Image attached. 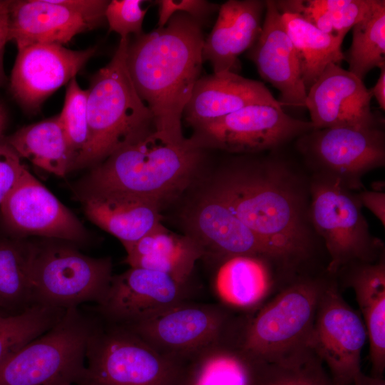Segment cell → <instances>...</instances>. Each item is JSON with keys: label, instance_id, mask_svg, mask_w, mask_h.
<instances>
[{"label": "cell", "instance_id": "cell-1", "mask_svg": "<svg viewBox=\"0 0 385 385\" xmlns=\"http://www.w3.org/2000/svg\"><path fill=\"white\" fill-rule=\"evenodd\" d=\"M216 174L207 192L255 235L285 283L326 271L310 219V176L276 157L236 158Z\"/></svg>", "mask_w": 385, "mask_h": 385}, {"label": "cell", "instance_id": "cell-2", "mask_svg": "<svg viewBox=\"0 0 385 385\" xmlns=\"http://www.w3.org/2000/svg\"><path fill=\"white\" fill-rule=\"evenodd\" d=\"M202 26L178 12L162 28L130 41L126 65L134 87L150 109L155 132L174 143L185 140L181 118L203 63Z\"/></svg>", "mask_w": 385, "mask_h": 385}, {"label": "cell", "instance_id": "cell-3", "mask_svg": "<svg viewBox=\"0 0 385 385\" xmlns=\"http://www.w3.org/2000/svg\"><path fill=\"white\" fill-rule=\"evenodd\" d=\"M205 151L188 138L174 143L153 132L116 150L93 167L81 185V195L120 191L156 200L175 197L193 180Z\"/></svg>", "mask_w": 385, "mask_h": 385}, {"label": "cell", "instance_id": "cell-4", "mask_svg": "<svg viewBox=\"0 0 385 385\" xmlns=\"http://www.w3.org/2000/svg\"><path fill=\"white\" fill-rule=\"evenodd\" d=\"M129 38L88 88V140L74 169L94 167L120 148L155 132L152 113L138 94L126 65Z\"/></svg>", "mask_w": 385, "mask_h": 385}, {"label": "cell", "instance_id": "cell-5", "mask_svg": "<svg viewBox=\"0 0 385 385\" xmlns=\"http://www.w3.org/2000/svg\"><path fill=\"white\" fill-rule=\"evenodd\" d=\"M329 274L300 276L246 314L237 346L254 362L275 363L308 349L319 296Z\"/></svg>", "mask_w": 385, "mask_h": 385}, {"label": "cell", "instance_id": "cell-6", "mask_svg": "<svg viewBox=\"0 0 385 385\" xmlns=\"http://www.w3.org/2000/svg\"><path fill=\"white\" fill-rule=\"evenodd\" d=\"M101 322L78 307L0 365V385H78L86 375L90 338Z\"/></svg>", "mask_w": 385, "mask_h": 385}, {"label": "cell", "instance_id": "cell-7", "mask_svg": "<svg viewBox=\"0 0 385 385\" xmlns=\"http://www.w3.org/2000/svg\"><path fill=\"white\" fill-rule=\"evenodd\" d=\"M309 182L310 219L327 256V273L336 277L351 263L385 255L384 244L371 233L356 192L322 175L312 174Z\"/></svg>", "mask_w": 385, "mask_h": 385}, {"label": "cell", "instance_id": "cell-8", "mask_svg": "<svg viewBox=\"0 0 385 385\" xmlns=\"http://www.w3.org/2000/svg\"><path fill=\"white\" fill-rule=\"evenodd\" d=\"M185 364L128 328L101 319L87 346L86 375L78 385H177Z\"/></svg>", "mask_w": 385, "mask_h": 385}, {"label": "cell", "instance_id": "cell-9", "mask_svg": "<svg viewBox=\"0 0 385 385\" xmlns=\"http://www.w3.org/2000/svg\"><path fill=\"white\" fill-rule=\"evenodd\" d=\"M245 314L223 304L185 301L149 319L124 326L160 353L186 363L220 344L237 345ZM123 326V325H122Z\"/></svg>", "mask_w": 385, "mask_h": 385}, {"label": "cell", "instance_id": "cell-10", "mask_svg": "<svg viewBox=\"0 0 385 385\" xmlns=\"http://www.w3.org/2000/svg\"><path fill=\"white\" fill-rule=\"evenodd\" d=\"M110 258H94L65 243L36 244L31 267L34 305L68 309L99 304L112 279Z\"/></svg>", "mask_w": 385, "mask_h": 385}, {"label": "cell", "instance_id": "cell-11", "mask_svg": "<svg viewBox=\"0 0 385 385\" xmlns=\"http://www.w3.org/2000/svg\"><path fill=\"white\" fill-rule=\"evenodd\" d=\"M297 148L312 174L337 179L353 191L364 188V175L385 165L380 125L314 129L297 139Z\"/></svg>", "mask_w": 385, "mask_h": 385}, {"label": "cell", "instance_id": "cell-12", "mask_svg": "<svg viewBox=\"0 0 385 385\" xmlns=\"http://www.w3.org/2000/svg\"><path fill=\"white\" fill-rule=\"evenodd\" d=\"M279 103L250 105L194 129L189 143L203 150L252 154L274 150L314 129L287 114Z\"/></svg>", "mask_w": 385, "mask_h": 385}, {"label": "cell", "instance_id": "cell-13", "mask_svg": "<svg viewBox=\"0 0 385 385\" xmlns=\"http://www.w3.org/2000/svg\"><path fill=\"white\" fill-rule=\"evenodd\" d=\"M367 339L364 322L342 295L329 274L319 296L308 346L326 364L335 385H353L361 373V354Z\"/></svg>", "mask_w": 385, "mask_h": 385}, {"label": "cell", "instance_id": "cell-14", "mask_svg": "<svg viewBox=\"0 0 385 385\" xmlns=\"http://www.w3.org/2000/svg\"><path fill=\"white\" fill-rule=\"evenodd\" d=\"M0 217L14 237L37 235L75 243L88 237L80 220L26 167L1 205Z\"/></svg>", "mask_w": 385, "mask_h": 385}, {"label": "cell", "instance_id": "cell-15", "mask_svg": "<svg viewBox=\"0 0 385 385\" xmlns=\"http://www.w3.org/2000/svg\"><path fill=\"white\" fill-rule=\"evenodd\" d=\"M187 284L148 269L130 267L113 276L102 301L94 308L103 321L130 325L188 301Z\"/></svg>", "mask_w": 385, "mask_h": 385}, {"label": "cell", "instance_id": "cell-16", "mask_svg": "<svg viewBox=\"0 0 385 385\" xmlns=\"http://www.w3.org/2000/svg\"><path fill=\"white\" fill-rule=\"evenodd\" d=\"M96 48L71 50L58 44H34L18 50L10 88L19 102L37 109L68 83L95 54Z\"/></svg>", "mask_w": 385, "mask_h": 385}, {"label": "cell", "instance_id": "cell-17", "mask_svg": "<svg viewBox=\"0 0 385 385\" xmlns=\"http://www.w3.org/2000/svg\"><path fill=\"white\" fill-rule=\"evenodd\" d=\"M372 97L356 76L329 64L307 93L305 107L314 129L380 125L371 109Z\"/></svg>", "mask_w": 385, "mask_h": 385}, {"label": "cell", "instance_id": "cell-18", "mask_svg": "<svg viewBox=\"0 0 385 385\" xmlns=\"http://www.w3.org/2000/svg\"><path fill=\"white\" fill-rule=\"evenodd\" d=\"M185 216L186 235L199 245L203 257H210L220 263L235 256H255L273 265L255 235L224 203L208 192L195 201Z\"/></svg>", "mask_w": 385, "mask_h": 385}, {"label": "cell", "instance_id": "cell-19", "mask_svg": "<svg viewBox=\"0 0 385 385\" xmlns=\"http://www.w3.org/2000/svg\"><path fill=\"white\" fill-rule=\"evenodd\" d=\"M246 56L260 76L277 89L283 106L305 107L307 91L302 82L292 43L275 1H265L262 30Z\"/></svg>", "mask_w": 385, "mask_h": 385}, {"label": "cell", "instance_id": "cell-20", "mask_svg": "<svg viewBox=\"0 0 385 385\" xmlns=\"http://www.w3.org/2000/svg\"><path fill=\"white\" fill-rule=\"evenodd\" d=\"M265 12V1L229 0L218 9L216 22L204 39L203 61L212 65L215 73H238L239 56L247 51L259 37Z\"/></svg>", "mask_w": 385, "mask_h": 385}, {"label": "cell", "instance_id": "cell-21", "mask_svg": "<svg viewBox=\"0 0 385 385\" xmlns=\"http://www.w3.org/2000/svg\"><path fill=\"white\" fill-rule=\"evenodd\" d=\"M279 103L260 81L233 72L213 73L197 81L183 115L195 129L250 105Z\"/></svg>", "mask_w": 385, "mask_h": 385}, {"label": "cell", "instance_id": "cell-22", "mask_svg": "<svg viewBox=\"0 0 385 385\" xmlns=\"http://www.w3.org/2000/svg\"><path fill=\"white\" fill-rule=\"evenodd\" d=\"M98 25L56 0L10 1L9 41L18 50L34 44L68 43Z\"/></svg>", "mask_w": 385, "mask_h": 385}, {"label": "cell", "instance_id": "cell-23", "mask_svg": "<svg viewBox=\"0 0 385 385\" xmlns=\"http://www.w3.org/2000/svg\"><path fill=\"white\" fill-rule=\"evenodd\" d=\"M87 217L123 244L138 240L162 225L161 204L143 196L120 191L81 196Z\"/></svg>", "mask_w": 385, "mask_h": 385}, {"label": "cell", "instance_id": "cell-24", "mask_svg": "<svg viewBox=\"0 0 385 385\" xmlns=\"http://www.w3.org/2000/svg\"><path fill=\"white\" fill-rule=\"evenodd\" d=\"M285 285L269 261L249 255L232 257L219 263L215 279L222 304L245 314L258 309Z\"/></svg>", "mask_w": 385, "mask_h": 385}, {"label": "cell", "instance_id": "cell-25", "mask_svg": "<svg viewBox=\"0 0 385 385\" xmlns=\"http://www.w3.org/2000/svg\"><path fill=\"white\" fill-rule=\"evenodd\" d=\"M356 296L369 343L371 375L385 369V255L372 262H354L336 275Z\"/></svg>", "mask_w": 385, "mask_h": 385}, {"label": "cell", "instance_id": "cell-26", "mask_svg": "<svg viewBox=\"0 0 385 385\" xmlns=\"http://www.w3.org/2000/svg\"><path fill=\"white\" fill-rule=\"evenodd\" d=\"M130 267L158 271L187 284L196 262L203 257L199 245L187 235L175 234L163 225L138 240L123 244Z\"/></svg>", "mask_w": 385, "mask_h": 385}, {"label": "cell", "instance_id": "cell-27", "mask_svg": "<svg viewBox=\"0 0 385 385\" xmlns=\"http://www.w3.org/2000/svg\"><path fill=\"white\" fill-rule=\"evenodd\" d=\"M20 158L58 177L73 168L74 158L59 116L24 126L5 141Z\"/></svg>", "mask_w": 385, "mask_h": 385}, {"label": "cell", "instance_id": "cell-28", "mask_svg": "<svg viewBox=\"0 0 385 385\" xmlns=\"http://www.w3.org/2000/svg\"><path fill=\"white\" fill-rule=\"evenodd\" d=\"M257 369L236 344H220L189 359L177 385H255Z\"/></svg>", "mask_w": 385, "mask_h": 385}, {"label": "cell", "instance_id": "cell-29", "mask_svg": "<svg viewBox=\"0 0 385 385\" xmlns=\"http://www.w3.org/2000/svg\"><path fill=\"white\" fill-rule=\"evenodd\" d=\"M281 14L307 93L329 64L340 65L344 60L343 38L324 33L296 14Z\"/></svg>", "mask_w": 385, "mask_h": 385}, {"label": "cell", "instance_id": "cell-30", "mask_svg": "<svg viewBox=\"0 0 385 385\" xmlns=\"http://www.w3.org/2000/svg\"><path fill=\"white\" fill-rule=\"evenodd\" d=\"M35 243L0 236V309L7 314L34 306L31 267Z\"/></svg>", "mask_w": 385, "mask_h": 385}, {"label": "cell", "instance_id": "cell-31", "mask_svg": "<svg viewBox=\"0 0 385 385\" xmlns=\"http://www.w3.org/2000/svg\"><path fill=\"white\" fill-rule=\"evenodd\" d=\"M352 42L344 53L348 71L361 80L373 68L385 65V1L353 27Z\"/></svg>", "mask_w": 385, "mask_h": 385}, {"label": "cell", "instance_id": "cell-32", "mask_svg": "<svg viewBox=\"0 0 385 385\" xmlns=\"http://www.w3.org/2000/svg\"><path fill=\"white\" fill-rule=\"evenodd\" d=\"M65 311L34 305L19 314L0 316V365L17 350L51 329Z\"/></svg>", "mask_w": 385, "mask_h": 385}, {"label": "cell", "instance_id": "cell-33", "mask_svg": "<svg viewBox=\"0 0 385 385\" xmlns=\"http://www.w3.org/2000/svg\"><path fill=\"white\" fill-rule=\"evenodd\" d=\"M255 385L335 384L322 361L308 348L280 362L257 364Z\"/></svg>", "mask_w": 385, "mask_h": 385}, {"label": "cell", "instance_id": "cell-34", "mask_svg": "<svg viewBox=\"0 0 385 385\" xmlns=\"http://www.w3.org/2000/svg\"><path fill=\"white\" fill-rule=\"evenodd\" d=\"M87 98L88 89H82L76 77L73 78L68 83L63 106L58 115L73 155V170L88 140Z\"/></svg>", "mask_w": 385, "mask_h": 385}, {"label": "cell", "instance_id": "cell-35", "mask_svg": "<svg viewBox=\"0 0 385 385\" xmlns=\"http://www.w3.org/2000/svg\"><path fill=\"white\" fill-rule=\"evenodd\" d=\"M311 1L314 5L328 13L336 36L343 39L346 33L363 19L378 2V0Z\"/></svg>", "mask_w": 385, "mask_h": 385}, {"label": "cell", "instance_id": "cell-36", "mask_svg": "<svg viewBox=\"0 0 385 385\" xmlns=\"http://www.w3.org/2000/svg\"><path fill=\"white\" fill-rule=\"evenodd\" d=\"M141 0L109 1L105 11V19L109 30L120 35V38L143 34V23L148 8H143Z\"/></svg>", "mask_w": 385, "mask_h": 385}, {"label": "cell", "instance_id": "cell-37", "mask_svg": "<svg viewBox=\"0 0 385 385\" xmlns=\"http://www.w3.org/2000/svg\"><path fill=\"white\" fill-rule=\"evenodd\" d=\"M155 4L158 5V28L165 26L178 12L190 15L204 26L212 14L219 9L217 4L205 0H158Z\"/></svg>", "mask_w": 385, "mask_h": 385}, {"label": "cell", "instance_id": "cell-38", "mask_svg": "<svg viewBox=\"0 0 385 385\" xmlns=\"http://www.w3.org/2000/svg\"><path fill=\"white\" fill-rule=\"evenodd\" d=\"M25 165L6 143H0V207L19 179Z\"/></svg>", "mask_w": 385, "mask_h": 385}, {"label": "cell", "instance_id": "cell-39", "mask_svg": "<svg viewBox=\"0 0 385 385\" xmlns=\"http://www.w3.org/2000/svg\"><path fill=\"white\" fill-rule=\"evenodd\" d=\"M362 207H366L385 227V192L365 188L356 193Z\"/></svg>", "mask_w": 385, "mask_h": 385}, {"label": "cell", "instance_id": "cell-40", "mask_svg": "<svg viewBox=\"0 0 385 385\" xmlns=\"http://www.w3.org/2000/svg\"><path fill=\"white\" fill-rule=\"evenodd\" d=\"M10 1H0V84L4 79L3 68V53L4 46L9 41V14Z\"/></svg>", "mask_w": 385, "mask_h": 385}, {"label": "cell", "instance_id": "cell-41", "mask_svg": "<svg viewBox=\"0 0 385 385\" xmlns=\"http://www.w3.org/2000/svg\"><path fill=\"white\" fill-rule=\"evenodd\" d=\"M380 75L375 85L369 88L371 97H374L380 108L385 110V65L380 68Z\"/></svg>", "mask_w": 385, "mask_h": 385}, {"label": "cell", "instance_id": "cell-42", "mask_svg": "<svg viewBox=\"0 0 385 385\" xmlns=\"http://www.w3.org/2000/svg\"><path fill=\"white\" fill-rule=\"evenodd\" d=\"M353 385H385V381L383 376H366L361 372Z\"/></svg>", "mask_w": 385, "mask_h": 385}, {"label": "cell", "instance_id": "cell-43", "mask_svg": "<svg viewBox=\"0 0 385 385\" xmlns=\"http://www.w3.org/2000/svg\"><path fill=\"white\" fill-rule=\"evenodd\" d=\"M6 123V116L4 110L0 105V140L1 138ZM1 143V140H0Z\"/></svg>", "mask_w": 385, "mask_h": 385}, {"label": "cell", "instance_id": "cell-44", "mask_svg": "<svg viewBox=\"0 0 385 385\" xmlns=\"http://www.w3.org/2000/svg\"><path fill=\"white\" fill-rule=\"evenodd\" d=\"M4 314H5L2 311L0 310V316L4 315Z\"/></svg>", "mask_w": 385, "mask_h": 385}]
</instances>
